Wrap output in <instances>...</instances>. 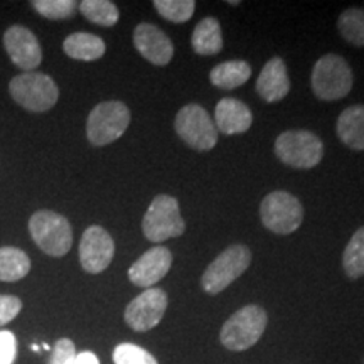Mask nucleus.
Instances as JSON below:
<instances>
[{
	"label": "nucleus",
	"instance_id": "393cba45",
	"mask_svg": "<svg viewBox=\"0 0 364 364\" xmlns=\"http://www.w3.org/2000/svg\"><path fill=\"white\" fill-rule=\"evenodd\" d=\"M78 9L90 22L102 27L115 26L120 19L118 7L108 0H83L78 4Z\"/></svg>",
	"mask_w": 364,
	"mask_h": 364
},
{
	"label": "nucleus",
	"instance_id": "f704fd0d",
	"mask_svg": "<svg viewBox=\"0 0 364 364\" xmlns=\"http://www.w3.org/2000/svg\"><path fill=\"white\" fill-rule=\"evenodd\" d=\"M363 364H364V359H363Z\"/></svg>",
	"mask_w": 364,
	"mask_h": 364
},
{
	"label": "nucleus",
	"instance_id": "b1692460",
	"mask_svg": "<svg viewBox=\"0 0 364 364\" xmlns=\"http://www.w3.org/2000/svg\"><path fill=\"white\" fill-rule=\"evenodd\" d=\"M338 29L349 44L364 48V9H346L338 19Z\"/></svg>",
	"mask_w": 364,
	"mask_h": 364
},
{
	"label": "nucleus",
	"instance_id": "72a5a7b5",
	"mask_svg": "<svg viewBox=\"0 0 364 364\" xmlns=\"http://www.w3.org/2000/svg\"><path fill=\"white\" fill-rule=\"evenodd\" d=\"M33 351H36V353L39 351V346L38 344H33Z\"/></svg>",
	"mask_w": 364,
	"mask_h": 364
},
{
	"label": "nucleus",
	"instance_id": "39448f33",
	"mask_svg": "<svg viewBox=\"0 0 364 364\" xmlns=\"http://www.w3.org/2000/svg\"><path fill=\"white\" fill-rule=\"evenodd\" d=\"M275 154L285 166L312 169L324 157V144L309 130H289L275 140Z\"/></svg>",
	"mask_w": 364,
	"mask_h": 364
},
{
	"label": "nucleus",
	"instance_id": "1a4fd4ad",
	"mask_svg": "<svg viewBox=\"0 0 364 364\" xmlns=\"http://www.w3.org/2000/svg\"><path fill=\"white\" fill-rule=\"evenodd\" d=\"M177 135L199 152H208L218 142V130L211 115L204 110L201 105H186L179 110L174 122Z\"/></svg>",
	"mask_w": 364,
	"mask_h": 364
},
{
	"label": "nucleus",
	"instance_id": "c756f323",
	"mask_svg": "<svg viewBox=\"0 0 364 364\" xmlns=\"http://www.w3.org/2000/svg\"><path fill=\"white\" fill-rule=\"evenodd\" d=\"M22 311V300L16 295H0V327L14 321Z\"/></svg>",
	"mask_w": 364,
	"mask_h": 364
},
{
	"label": "nucleus",
	"instance_id": "ddd939ff",
	"mask_svg": "<svg viewBox=\"0 0 364 364\" xmlns=\"http://www.w3.org/2000/svg\"><path fill=\"white\" fill-rule=\"evenodd\" d=\"M4 46L14 65L26 73L36 70L43 61V51L38 38L24 26L9 27L4 34Z\"/></svg>",
	"mask_w": 364,
	"mask_h": 364
},
{
	"label": "nucleus",
	"instance_id": "9d476101",
	"mask_svg": "<svg viewBox=\"0 0 364 364\" xmlns=\"http://www.w3.org/2000/svg\"><path fill=\"white\" fill-rule=\"evenodd\" d=\"M262 223L277 235H290L302 225L304 209L295 196L285 191H275L265 196L260 206Z\"/></svg>",
	"mask_w": 364,
	"mask_h": 364
},
{
	"label": "nucleus",
	"instance_id": "6e6552de",
	"mask_svg": "<svg viewBox=\"0 0 364 364\" xmlns=\"http://www.w3.org/2000/svg\"><path fill=\"white\" fill-rule=\"evenodd\" d=\"M130 124V110L122 102H103L93 108L86 122V135L97 147L115 142Z\"/></svg>",
	"mask_w": 364,
	"mask_h": 364
},
{
	"label": "nucleus",
	"instance_id": "7ed1b4c3",
	"mask_svg": "<svg viewBox=\"0 0 364 364\" xmlns=\"http://www.w3.org/2000/svg\"><path fill=\"white\" fill-rule=\"evenodd\" d=\"M9 93L14 102L34 113L51 110L59 98L58 85L51 76L36 71L16 76L9 83Z\"/></svg>",
	"mask_w": 364,
	"mask_h": 364
},
{
	"label": "nucleus",
	"instance_id": "f03ea898",
	"mask_svg": "<svg viewBox=\"0 0 364 364\" xmlns=\"http://www.w3.org/2000/svg\"><path fill=\"white\" fill-rule=\"evenodd\" d=\"M312 91L324 102H336L348 97L353 88L354 75L351 66L338 54H326L312 70Z\"/></svg>",
	"mask_w": 364,
	"mask_h": 364
},
{
	"label": "nucleus",
	"instance_id": "7c9ffc66",
	"mask_svg": "<svg viewBox=\"0 0 364 364\" xmlns=\"http://www.w3.org/2000/svg\"><path fill=\"white\" fill-rule=\"evenodd\" d=\"M17 356V339L11 331H0V364H14Z\"/></svg>",
	"mask_w": 364,
	"mask_h": 364
},
{
	"label": "nucleus",
	"instance_id": "bb28decb",
	"mask_svg": "<svg viewBox=\"0 0 364 364\" xmlns=\"http://www.w3.org/2000/svg\"><path fill=\"white\" fill-rule=\"evenodd\" d=\"M31 6L36 9V12L51 21L70 19L78 9V4L75 0H34L31 2Z\"/></svg>",
	"mask_w": 364,
	"mask_h": 364
},
{
	"label": "nucleus",
	"instance_id": "2f4dec72",
	"mask_svg": "<svg viewBox=\"0 0 364 364\" xmlns=\"http://www.w3.org/2000/svg\"><path fill=\"white\" fill-rule=\"evenodd\" d=\"M75 364H100L97 354L91 353V351H85L76 356Z\"/></svg>",
	"mask_w": 364,
	"mask_h": 364
},
{
	"label": "nucleus",
	"instance_id": "4468645a",
	"mask_svg": "<svg viewBox=\"0 0 364 364\" xmlns=\"http://www.w3.org/2000/svg\"><path fill=\"white\" fill-rule=\"evenodd\" d=\"M172 267V253L166 247H154L145 252L129 270V279L134 285L152 289L167 275Z\"/></svg>",
	"mask_w": 364,
	"mask_h": 364
},
{
	"label": "nucleus",
	"instance_id": "a211bd4d",
	"mask_svg": "<svg viewBox=\"0 0 364 364\" xmlns=\"http://www.w3.org/2000/svg\"><path fill=\"white\" fill-rule=\"evenodd\" d=\"M336 132L341 142L353 150H364V105L346 108L338 118Z\"/></svg>",
	"mask_w": 364,
	"mask_h": 364
},
{
	"label": "nucleus",
	"instance_id": "2eb2a0df",
	"mask_svg": "<svg viewBox=\"0 0 364 364\" xmlns=\"http://www.w3.org/2000/svg\"><path fill=\"white\" fill-rule=\"evenodd\" d=\"M134 44L149 63L156 66H167L174 58V44L164 31L154 24H139L134 31Z\"/></svg>",
	"mask_w": 364,
	"mask_h": 364
},
{
	"label": "nucleus",
	"instance_id": "9b49d317",
	"mask_svg": "<svg viewBox=\"0 0 364 364\" xmlns=\"http://www.w3.org/2000/svg\"><path fill=\"white\" fill-rule=\"evenodd\" d=\"M167 311V294L162 289H147L125 309V322L132 331L147 332L162 321Z\"/></svg>",
	"mask_w": 364,
	"mask_h": 364
},
{
	"label": "nucleus",
	"instance_id": "cd10ccee",
	"mask_svg": "<svg viewBox=\"0 0 364 364\" xmlns=\"http://www.w3.org/2000/svg\"><path fill=\"white\" fill-rule=\"evenodd\" d=\"M113 363L115 364H159L157 359L147 349L132 343L118 344L113 351Z\"/></svg>",
	"mask_w": 364,
	"mask_h": 364
},
{
	"label": "nucleus",
	"instance_id": "0eeeda50",
	"mask_svg": "<svg viewBox=\"0 0 364 364\" xmlns=\"http://www.w3.org/2000/svg\"><path fill=\"white\" fill-rule=\"evenodd\" d=\"M142 230L145 238L152 243H162L184 233L186 223L181 216L177 199L167 194L156 196L144 216Z\"/></svg>",
	"mask_w": 364,
	"mask_h": 364
},
{
	"label": "nucleus",
	"instance_id": "473e14b6",
	"mask_svg": "<svg viewBox=\"0 0 364 364\" xmlns=\"http://www.w3.org/2000/svg\"><path fill=\"white\" fill-rule=\"evenodd\" d=\"M228 4H230V6H238V0H230V2H228Z\"/></svg>",
	"mask_w": 364,
	"mask_h": 364
},
{
	"label": "nucleus",
	"instance_id": "a878e982",
	"mask_svg": "<svg viewBox=\"0 0 364 364\" xmlns=\"http://www.w3.org/2000/svg\"><path fill=\"white\" fill-rule=\"evenodd\" d=\"M154 7L164 19L182 24L193 17L196 2L194 0H156Z\"/></svg>",
	"mask_w": 364,
	"mask_h": 364
},
{
	"label": "nucleus",
	"instance_id": "412c9836",
	"mask_svg": "<svg viewBox=\"0 0 364 364\" xmlns=\"http://www.w3.org/2000/svg\"><path fill=\"white\" fill-rule=\"evenodd\" d=\"M250 76H252V68H250L248 63L235 59V61L221 63V65L213 68L209 80L216 88L235 90L247 83Z\"/></svg>",
	"mask_w": 364,
	"mask_h": 364
},
{
	"label": "nucleus",
	"instance_id": "4be33fe9",
	"mask_svg": "<svg viewBox=\"0 0 364 364\" xmlns=\"http://www.w3.org/2000/svg\"><path fill=\"white\" fill-rule=\"evenodd\" d=\"M31 272L29 257L19 248H0V280L17 282Z\"/></svg>",
	"mask_w": 364,
	"mask_h": 364
},
{
	"label": "nucleus",
	"instance_id": "6ab92c4d",
	"mask_svg": "<svg viewBox=\"0 0 364 364\" xmlns=\"http://www.w3.org/2000/svg\"><path fill=\"white\" fill-rule=\"evenodd\" d=\"M105 41L90 33H75L63 43V51L76 61H97L105 54Z\"/></svg>",
	"mask_w": 364,
	"mask_h": 364
},
{
	"label": "nucleus",
	"instance_id": "dca6fc26",
	"mask_svg": "<svg viewBox=\"0 0 364 364\" xmlns=\"http://www.w3.org/2000/svg\"><path fill=\"white\" fill-rule=\"evenodd\" d=\"M253 124V115L243 102L236 98H223L215 108L216 130L225 135L245 134Z\"/></svg>",
	"mask_w": 364,
	"mask_h": 364
},
{
	"label": "nucleus",
	"instance_id": "c85d7f7f",
	"mask_svg": "<svg viewBox=\"0 0 364 364\" xmlns=\"http://www.w3.org/2000/svg\"><path fill=\"white\" fill-rule=\"evenodd\" d=\"M76 348L75 343L71 339H59L56 344H54L51 363L49 364H75L76 361Z\"/></svg>",
	"mask_w": 364,
	"mask_h": 364
},
{
	"label": "nucleus",
	"instance_id": "20e7f679",
	"mask_svg": "<svg viewBox=\"0 0 364 364\" xmlns=\"http://www.w3.org/2000/svg\"><path fill=\"white\" fill-rule=\"evenodd\" d=\"M29 231L34 243L51 257H65L71 250L73 230L65 216L54 211H38L31 216Z\"/></svg>",
	"mask_w": 364,
	"mask_h": 364
},
{
	"label": "nucleus",
	"instance_id": "f3484780",
	"mask_svg": "<svg viewBox=\"0 0 364 364\" xmlns=\"http://www.w3.org/2000/svg\"><path fill=\"white\" fill-rule=\"evenodd\" d=\"M258 95L268 103H275L284 100L290 91V80L287 75L285 63L282 58H272L263 66L257 80Z\"/></svg>",
	"mask_w": 364,
	"mask_h": 364
},
{
	"label": "nucleus",
	"instance_id": "5701e85b",
	"mask_svg": "<svg viewBox=\"0 0 364 364\" xmlns=\"http://www.w3.org/2000/svg\"><path fill=\"white\" fill-rule=\"evenodd\" d=\"M343 268L349 279L356 280L364 277V226L349 240L343 253Z\"/></svg>",
	"mask_w": 364,
	"mask_h": 364
},
{
	"label": "nucleus",
	"instance_id": "f257e3e1",
	"mask_svg": "<svg viewBox=\"0 0 364 364\" xmlns=\"http://www.w3.org/2000/svg\"><path fill=\"white\" fill-rule=\"evenodd\" d=\"M268 316L260 306L241 307L223 326L220 341L230 351H247L260 341L267 329Z\"/></svg>",
	"mask_w": 364,
	"mask_h": 364
},
{
	"label": "nucleus",
	"instance_id": "423d86ee",
	"mask_svg": "<svg viewBox=\"0 0 364 364\" xmlns=\"http://www.w3.org/2000/svg\"><path fill=\"white\" fill-rule=\"evenodd\" d=\"M252 263V252L245 245H233L209 263L206 272L201 277L204 292L218 295L228 289L238 277L247 272Z\"/></svg>",
	"mask_w": 364,
	"mask_h": 364
},
{
	"label": "nucleus",
	"instance_id": "aec40b11",
	"mask_svg": "<svg viewBox=\"0 0 364 364\" xmlns=\"http://www.w3.org/2000/svg\"><path fill=\"white\" fill-rule=\"evenodd\" d=\"M191 46H193L194 53L201 54V56H213L223 49V36L220 21L215 17H206V19L199 21L191 36Z\"/></svg>",
	"mask_w": 364,
	"mask_h": 364
},
{
	"label": "nucleus",
	"instance_id": "f8f14e48",
	"mask_svg": "<svg viewBox=\"0 0 364 364\" xmlns=\"http://www.w3.org/2000/svg\"><path fill=\"white\" fill-rule=\"evenodd\" d=\"M115 257V243L102 226H90L80 241V262L85 272L102 273Z\"/></svg>",
	"mask_w": 364,
	"mask_h": 364
}]
</instances>
